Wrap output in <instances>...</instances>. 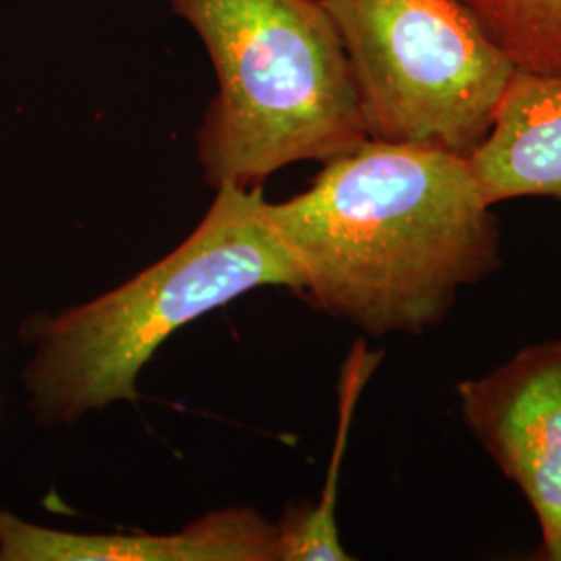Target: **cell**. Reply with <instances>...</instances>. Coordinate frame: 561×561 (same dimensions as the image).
Instances as JSON below:
<instances>
[{
  "label": "cell",
  "instance_id": "7",
  "mask_svg": "<svg viewBox=\"0 0 561 561\" xmlns=\"http://www.w3.org/2000/svg\"><path fill=\"white\" fill-rule=\"evenodd\" d=\"M468 164L489 206L526 196L561 202V73L514 71Z\"/></svg>",
  "mask_w": 561,
  "mask_h": 561
},
{
  "label": "cell",
  "instance_id": "2",
  "mask_svg": "<svg viewBox=\"0 0 561 561\" xmlns=\"http://www.w3.org/2000/svg\"><path fill=\"white\" fill-rule=\"evenodd\" d=\"M262 208V187L222 185L161 262L96 300L23 322L21 337L34 345L23 382L36 416L62 424L138 401L144 366L183 324L259 287L300 291V273Z\"/></svg>",
  "mask_w": 561,
  "mask_h": 561
},
{
  "label": "cell",
  "instance_id": "8",
  "mask_svg": "<svg viewBox=\"0 0 561 561\" xmlns=\"http://www.w3.org/2000/svg\"><path fill=\"white\" fill-rule=\"evenodd\" d=\"M382 352H370L366 341L354 343L341 366L340 419L333 443V456L319 502L287 505L277 522V561H347L352 560L340 539L337 528V489L341 466L350 442V428L364 387L381 364Z\"/></svg>",
  "mask_w": 561,
  "mask_h": 561
},
{
  "label": "cell",
  "instance_id": "9",
  "mask_svg": "<svg viewBox=\"0 0 561 561\" xmlns=\"http://www.w3.org/2000/svg\"><path fill=\"white\" fill-rule=\"evenodd\" d=\"M516 71L561 73V0H463Z\"/></svg>",
  "mask_w": 561,
  "mask_h": 561
},
{
  "label": "cell",
  "instance_id": "4",
  "mask_svg": "<svg viewBox=\"0 0 561 561\" xmlns=\"http://www.w3.org/2000/svg\"><path fill=\"white\" fill-rule=\"evenodd\" d=\"M368 138L470 157L516 67L463 0H321Z\"/></svg>",
  "mask_w": 561,
  "mask_h": 561
},
{
  "label": "cell",
  "instance_id": "3",
  "mask_svg": "<svg viewBox=\"0 0 561 561\" xmlns=\"http://www.w3.org/2000/svg\"><path fill=\"white\" fill-rule=\"evenodd\" d=\"M219 90L196 131L204 181L262 187L280 169L368 140L350 62L321 0H167Z\"/></svg>",
  "mask_w": 561,
  "mask_h": 561
},
{
  "label": "cell",
  "instance_id": "6",
  "mask_svg": "<svg viewBox=\"0 0 561 561\" xmlns=\"http://www.w3.org/2000/svg\"><path fill=\"white\" fill-rule=\"evenodd\" d=\"M0 561H277V522L227 507L171 535H80L0 510Z\"/></svg>",
  "mask_w": 561,
  "mask_h": 561
},
{
  "label": "cell",
  "instance_id": "5",
  "mask_svg": "<svg viewBox=\"0 0 561 561\" xmlns=\"http://www.w3.org/2000/svg\"><path fill=\"white\" fill-rule=\"evenodd\" d=\"M461 419L541 526V560L561 561V340L522 347L456 387Z\"/></svg>",
  "mask_w": 561,
  "mask_h": 561
},
{
  "label": "cell",
  "instance_id": "1",
  "mask_svg": "<svg viewBox=\"0 0 561 561\" xmlns=\"http://www.w3.org/2000/svg\"><path fill=\"white\" fill-rule=\"evenodd\" d=\"M262 210L306 300L375 337L421 335L461 287L502 266L500 225L468 159L428 144L368 138Z\"/></svg>",
  "mask_w": 561,
  "mask_h": 561
}]
</instances>
